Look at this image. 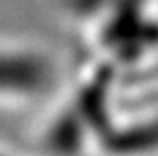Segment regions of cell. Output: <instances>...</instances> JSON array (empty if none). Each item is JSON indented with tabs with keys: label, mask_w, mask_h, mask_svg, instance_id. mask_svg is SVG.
I'll return each mask as SVG.
<instances>
[{
	"label": "cell",
	"mask_w": 158,
	"mask_h": 156,
	"mask_svg": "<svg viewBox=\"0 0 158 156\" xmlns=\"http://www.w3.org/2000/svg\"><path fill=\"white\" fill-rule=\"evenodd\" d=\"M51 61L17 44H0V101L38 95L51 82Z\"/></svg>",
	"instance_id": "cell-1"
}]
</instances>
